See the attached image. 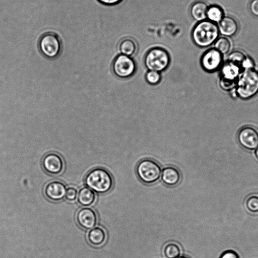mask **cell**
<instances>
[{"label":"cell","instance_id":"obj_1","mask_svg":"<svg viewBox=\"0 0 258 258\" xmlns=\"http://www.w3.org/2000/svg\"><path fill=\"white\" fill-rule=\"evenodd\" d=\"M257 94L258 71L254 68L243 70L237 79L234 94L242 100H248Z\"/></svg>","mask_w":258,"mask_h":258},{"label":"cell","instance_id":"obj_2","mask_svg":"<svg viewBox=\"0 0 258 258\" xmlns=\"http://www.w3.org/2000/svg\"><path fill=\"white\" fill-rule=\"evenodd\" d=\"M84 182L86 186L98 194L109 192L114 184L111 174L101 167H95L88 172L85 177Z\"/></svg>","mask_w":258,"mask_h":258},{"label":"cell","instance_id":"obj_3","mask_svg":"<svg viewBox=\"0 0 258 258\" xmlns=\"http://www.w3.org/2000/svg\"><path fill=\"white\" fill-rule=\"evenodd\" d=\"M216 23L205 20L199 22L194 27L191 38L195 44L200 47H207L215 43L219 35Z\"/></svg>","mask_w":258,"mask_h":258},{"label":"cell","instance_id":"obj_4","mask_svg":"<svg viewBox=\"0 0 258 258\" xmlns=\"http://www.w3.org/2000/svg\"><path fill=\"white\" fill-rule=\"evenodd\" d=\"M161 172L159 164L150 158L141 160L136 167V173L138 178L146 184L156 182L161 177Z\"/></svg>","mask_w":258,"mask_h":258},{"label":"cell","instance_id":"obj_5","mask_svg":"<svg viewBox=\"0 0 258 258\" xmlns=\"http://www.w3.org/2000/svg\"><path fill=\"white\" fill-rule=\"evenodd\" d=\"M170 57L168 52L161 47H154L149 50L144 57V64L150 71L161 72L169 66Z\"/></svg>","mask_w":258,"mask_h":258},{"label":"cell","instance_id":"obj_6","mask_svg":"<svg viewBox=\"0 0 258 258\" xmlns=\"http://www.w3.org/2000/svg\"><path fill=\"white\" fill-rule=\"evenodd\" d=\"M38 48L41 54L48 59L57 58L61 51L62 44L59 36L55 33H43L38 40Z\"/></svg>","mask_w":258,"mask_h":258},{"label":"cell","instance_id":"obj_7","mask_svg":"<svg viewBox=\"0 0 258 258\" xmlns=\"http://www.w3.org/2000/svg\"><path fill=\"white\" fill-rule=\"evenodd\" d=\"M112 70L116 77L120 79H127L135 73L137 65L131 56L119 54L113 61Z\"/></svg>","mask_w":258,"mask_h":258},{"label":"cell","instance_id":"obj_8","mask_svg":"<svg viewBox=\"0 0 258 258\" xmlns=\"http://www.w3.org/2000/svg\"><path fill=\"white\" fill-rule=\"evenodd\" d=\"M200 62L206 72L213 73L221 68L224 63L223 55L215 48H212L203 54Z\"/></svg>","mask_w":258,"mask_h":258},{"label":"cell","instance_id":"obj_9","mask_svg":"<svg viewBox=\"0 0 258 258\" xmlns=\"http://www.w3.org/2000/svg\"><path fill=\"white\" fill-rule=\"evenodd\" d=\"M41 165L44 171L51 175H60L64 168V162L62 157L52 152L46 154L43 157Z\"/></svg>","mask_w":258,"mask_h":258},{"label":"cell","instance_id":"obj_10","mask_svg":"<svg viewBox=\"0 0 258 258\" xmlns=\"http://www.w3.org/2000/svg\"><path fill=\"white\" fill-rule=\"evenodd\" d=\"M237 140L244 149L255 150L258 147V130L251 125L244 126L238 132Z\"/></svg>","mask_w":258,"mask_h":258},{"label":"cell","instance_id":"obj_11","mask_svg":"<svg viewBox=\"0 0 258 258\" xmlns=\"http://www.w3.org/2000/svg\"><path fill=\"white\" fill-rule=\"evenodd\" d=\"M98 220L96 211L88 207L81 208L76 215V220L78 225L86 230L95 227L98 223Z\"/></svg>","mask_w":258,"mask_h":258},{"label":"cell","instance_id":"obj_12","mask_svg":"<svg viewBox=\"0 0 258 258\" xmlns=\"http://www.w3.org/2000/svg\"><path fill=\"white\" fill-rule=\"evenodd\" d=\"M67 187L62 182L51 180L44 186L43 193L45 197L53 202H58L65 198Z\"/></svg>","mask_w":258,"mask_h":258},{"label":"cell","instance_id":"obj_13","mask_svg":"<svg viewBox=\"0 0 258 258\" xmlns=\"http://www.w3.org/2000/svg\"><path fill=\"white\" fill-rule=\"evenodd\" d=\"M160 177L164 184L172 187L177 185L180 182L181 174L176 167L167 166L162 170Z\"/></svg>","mask_w":258,"mask_h":258},{"label":"cell","instance_id":"obj_14","mask_svg":"<svg viewBox=\"0 0 258 258\" xmlns=\"http://www.w3.org/2000/svg\"><path fill=\"white\" fill-rule=\"evenodd\" d=\"M219 32L225 36L231 37L234 35L238 30L237 21L232 17L224 16L219 22Z\"/></svg>","mask_w":258,"mask_h":258},{"label":"cell","instance_id":"obj_15","mask_svg":"<svg viewBox=\"0 0 258 258\" xmlns=\"http://www.w3.org/2000/svg\"><path fill=\"white\" fill-rule=\"evenodd\" d=\"M87 240L93 246L99 247L103 245L107 239L105 230L101 227H95L89 230L87 235Z\"/></svg>","mask_w":258,"mask_h":258},{"label":"cell","instance_id":"obj_16","mask_svg":"<svg viewBox=\"0 0 258 258\" xmlns=\"http://www.w3.org/2000/svg\"><path fill=\"white\" fill-rule=\"evenodd\" d=\"M242 69L238 65L227 60L220 68V77L232 81H236Z\"/></svg>","mask_w":258,"mask_h":258},{"label":"cell","instance_id":"obj_17","mask_svg":"<svg viewBox=\"0 0 258 258\" xmlns=\"http://www.w3.org/2000/svg\"><path fill=\"white\" fill-rule=\"evenodd\" d=\"M209 6L204 1H200L194 3L190 8V15L194 20L201 22L206 20L207 13Z\"/></svg>","mask_w":258,"mask_h":258},{"label":"cell","instance_id":"obj_18","mask_svg":"<svg viewBox=\"0 0 258 258\" xmlns=\"http://www.w3.org/2000/svg\"><path fill=\"white\" fill-rule=\"evenodd\" d=\"M95 200V192L88 187H83L78 191L77 201L81 206L84 207L91 206Z\"/></svg>","mask_w":258,"mask_h":258},{"label":"cell","instance_id":"obj_19","mask_svg":"<svg viewBox=\"0 0 258 258\" xmlns=\"http://www.w3.org/2000/svg\"><path fill=\"white\" fill-rule=\"evenodd\" d=\"M118 49L119 54L132 56L136 52L137 44L134 39L131 37L124 38L119 41Z\"/></svg>","mask_w":258,"mask_h":258},{"label":"cell","instance_id":"obj_20","mask_svg":"<svg viewBox=\"0 0 258 258\" xmlns=\"http://www.w3.org/2000/svg\"><path fill=\"white\" fill-rule=\"evenodd\" d=\"M181 252L180 246L175 242L167 243L163 249V255L165 258H177L180 256Z\"/></svg>","mask_w":258,"mask_h":258},{"label":"cell","instance_id":"obj_21","mask_svg":"<svg viewBox=\"0 0 258 258\" xmlns=\"http://www.w3.org/2000/svg\"><path fill=\"white\" fill-rule=\"evenodd\" d=\"M224 17V12L219 6L213 5L209 7L207 13L208 20L215 23H219Z\"/></svg>","mask_w":258,"mask_h":258},{"label":"cell","instance_id":"obj_22","mask_svg":"<svg viewBox=\"0 0 258 258\" xmlns=\"http://www.w3.org/2000/svg\"><path fill=\"white\" fill-rule=\"evenodd\" d=\"M231 47V42L226 37L218 38L214 43V48L220 51L223 55L229 52Z\"/></svg>","mask_w":258,"mask_h":258},{"label":"cell","instance_id":"obj_23","mask_svg":"<svg viewBox=\"0 0 258 258\" xmlns=\"http://www.w3.org/2000/svg\"><path fill=\"white\" fill-rule=\"evenodd\" d=\"M247 57L245 54L241 51L234 50L229 54L228 60L238 65L243 70V65Z\"/></svg>","mask_w":258,"mask_h":258},{"label":"cell","instance_id":"obj_24","mask_svg":"<svg viewBox=\"0 0 258 258\" xmlns=\"http://www.w3.org/2000/svg\"><path fill=\"white\" fill-rule=\"evenodd\" d=\"M245 206L247 210L252 213L258 212V195L253 194L246 199Z\"/></svg>","mask_w":258,"mask_h":258},{"label":"cell","instance_id":"obj_25","mask_svg":"<svg viewBox=\"0 0 258 258\" xmlns=\"http://www.w3.org/2000/svg\"><path fill=\"white\" fill-rule=\"evenodd\" d=\"M147 82L152 85H155L160 83L161 75L160 72L148 70L145 75Z\"/></svg>","mask_w":258,"mask_h":258},{"label":"cell","instance_id":"obj_26","mask_svg":"<svg viewBox=\"0 0 258 258\" xmlns=\"http://www.w3.org/2000/svg\"><path fill=\"white\" fill-rule=\"evenodd\" d=\"M236 81H232L220 77L219 84L224 90L229 91L235 89Z\"/></svg>","mask_w":258,"mask_h":258},{"label":"cell","instance_id":"obj_27","mask_svg":"<svg viewBox=\"0 0 258 258\" xmlns=\"http://www.w3.org/2000/svg\"><path fill=\"white\" fill-rule=\"evenodd\" d=\"M78 191L75 187H69L67 188L65 199L70 202L75 201L77 199Z\"/></svg>","mask_w":258,"mask_h":258},{"label":"cell","instance_id":"obj_28","mask_svg":"<svg viewBox=\"0 0 258 258\" xmlns=\"http://www.w3.org/2000/svg\"><path fill=\"white\" fill-rule=\"evenodd\" d=\"M220 258H239L238 253L234 250H228L224 251Z\"/></svg>","mask_w":258,"mask_h":258},{"label":"cell","instance_id":"obj_29","mask_svg":"<svg viewBox=\"0 0 258 258\" xmlns=\"http://www.w3.org/2000/svg\"><path fill=\"white\" fill-rule=\"evenodd\" d=\"M249 9L251 14L258 17V0H252L250 4Z\"/></svg>","mask_w":258,"mask_h":258},{"label":"cell","instance_id":"obj_30","mask_svg":"<svg viewBox=\"0 0 258 258\" xmlns=\"http://www.w3.org/2000/svg\"><path fill=\"white\" fill-rule=\"evenodd\" d=\"M101 4L106 6H113L119 4L122 0H97Z\"/></svg>","mask_w":258,"mask_h":258},{"label":"cell","instance_id":"obj_31","mask_svg":"<svg viewBox=\"0 0 258 258\" xmlns=\"http://www.w3.org/2000/svg\"><path fill=\"white\" fill-rule=\"evenodd\" d=\"M254 154L256 159L258 160V147L255 149Z\"/></svg>","mask_w":258,"mask_h":258},{"label":"cell","instance_id":"obj_32","mask_svg":"<svg viewBox=\"0 0 258 258\" xmlns=\"http://www.w3.org/2000/svg\"><path fill=\"white\" fill-rule=\"evenodd\" d=\"M177 258H190V257L187 256H185V255H180Z\"/></svg>","mask_w":258,"mask_h":258}]
</instances>
